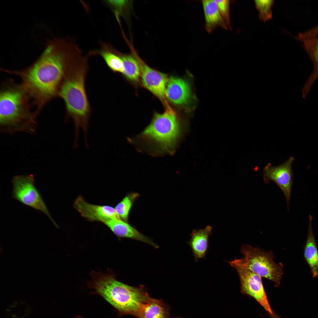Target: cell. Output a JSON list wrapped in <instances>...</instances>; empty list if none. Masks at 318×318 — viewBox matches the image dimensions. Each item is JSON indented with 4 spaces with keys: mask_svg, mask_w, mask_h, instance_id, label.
I'll return each instance as SVG.
<instances>
[{
    "mask_svg": "<svg viewBox=\"0 0 318 318\" xmlns=\"http://www.w3.org/2000/svg\"><path fill=\"white\" fill-rule=\"evenodd\" d=\"M212 227L208 226L198 230H193L191 234V238L187 243L190 246L195 261L204 258L208 248L209 236L212 234Z\"/></svg>",
    "mask_w": 318,
    "mask_h": 318,
    "instance_id": "cell-16",
    "label": "cell"
},
{
    "mask_svg": "<svg viewBox=\"0 0 318 318\" xmlns=\"http://www.w3.org/2000/svg\"><path fill=\"white\" fill-rule=\"evenodd\" d=\"M100 50L90 52V55L98 54L103 59L108 67L113 72L122 73L124 70L123 61L117 54L102 44Z\"/></svg>",
    "mask_w": 318,
    "mask_h": 318,
    "instance_id": "cell-20",
    "label": "cell"
},
{
    "mask_svg": "<svg viewBox=\"0 0 318 318\" xmlns=\"http://www.w3.org/2000/svg\"><path fill=\"white\" fill-rule=\"evenodd\" d=\"M243 257L235 259L228 263L232 266H237L248 269L261 277L275 283V287L280 285L283 274V265L274 263L271 251H265L249 245H242L240 249Z\"/></svg>",
    "mask_w": 318,
    "mask_h": 318,
    "instance_id": "cell-6",
    "label": "cell"
},
{
    "mask_svg": "<svg viewBox=\"0 0 318 318\" xmlns=\"http://www.w3.org/2000/svg\"><path fill=\"white\" fill-rule=\"evenodd\" d=\"M156 113L150 124L130 141L139 150L153 155L172 154L180 133L177 115L169 106Z\"/></svg>",
    "mask_w": 318,
    "mask_h": 318,
    "instance_id": "cell-5",
    "label": "cell"
},
{
    "mask_svg": "<svg viewBox=\"0 0 318 318\" xmlns=\"http://www.w3.org/2000/svg\"><path fill=\"white\" fill-rule=\"evenodd\" d=\"M238 274L241 292L254 298L271 315L274 313L270 305L263 284L261 277L247 269L233 266Z\"/></svg>",
    "mask_w": 318,
    "mask_h": 318,
    "instance_id": "cell-8",
    "label": "cell"
},
{
    "mask_svg": "<svg viewBox=\"0 0 318 318\" xmlns=\"http://www.w3.org/2000/svg\"><path fill=\"white\" fill-rule=\"evenodd\" d=\"M81 52L71 39L54 38L49 41L40 57L31 66L19 70H2L19 77L39 112L46 103L58 97L67 68Z\"/></svg>",
    "mask_w": 318,
    "mask_h": 318,
    "instance_id": "cell-1",
    "label": "cell"
},
{
    "mask_svg": "<svg viewBox=\"0 0 318 318\" xmlns=\"http://www.w3.org/2000/svg\"><path fill=\"white\" fill-rule=\"evenodd\" d=\"M205 21V29L209 33L220 27L227 30L228 25L221 16L215 0L201 1Z\"/></svg>",
    "mask_w": 318,
    "mask_h": 318,
    "instance_id": "cell-15",
    "label": "cell"
},
{
    "mask_svg": "<svg viewBox=\"0 0 318 318\" xmlns=\"http://www.w3.org/2000/svg\"><path fill=\"white\" fill-rule=\"evenodd\" d=\"M108 49L115 52L121 58L123 62L124 70L122 73L130 80L137 81L140 75V69L138 62L132 55L121 53L114 49L110 45L105 44Z\"/></svg>",
    "mask_w": 318,
    "mask_h": 318,
    "instance_id": "cell-19",
    "label": "cell"
},
{
    "mask_svg": "<svg viewBox=\"0 0 318 318\" xmlns=\"http://www.w3.org/2000/svg\"><path fill=\"white\" fill-rule=\"evenodd\" d=\"M271 318H281L278 316L274 314L273 315H271Z\"/></svg>",
    "mask_w": 318,
    "mask_h": 318,
    "instance_id": "cell-25",
    "label": "cell"
},
{
    "mask_svg": "<svg viewBox=\"0 0 318 318\" xmlns=\"http://www.w3.org/2000/svg\"><path fill=\"white\" fill-rule=\"evenodd\" d=\"M106 2L112 10L117 19L128 3L127 0H108Z\"/></svg>",
    "mask_w": 318,
    "mask_h": 318,
    "instance_id": "cell-24",
    "label": "cell"
},
{
    "mask_svg": "<svg viewBox=\"0 0 318 318\" xmlns=\"http://www.w3.org/2000/svg\"><path fill=\"white\" fill-rule=\"evenodd\" d=\"M259 13V19L263 21L271 19L272 17V8L274 3L273 0L254 1Z\"/></svg>",
    "mask_w": 318,
    "mask_h": 318,
    "instance_id": "cell-22",
    "label": "cell"
},
{
    "mask_svg": "<svg viewBox=\"0 0 318 318\" xmlns=\"http://www.w3.org/2000/svg\"><path fill=\"white\" fill-rule=\"evenodd\" d=\"M165 95L169 101L178 105H188L193 99L188 83L180 78L172 76L168 78Z\"/></svg>",
    "mask_w": 318,
    "mask_h": 318,
    "instance_id": "cell-12",
    "label": "cell"
},
{
    "mask_svg": "<svg viewBox=\"0 0 318 318\" xmlns=\"http://www.w3.org/2000/svg\"><path fill=\"white\" fill-rule=\"evenodd\" d=\"M294 160L292 156L282 164L276 166L268 163L264 168V182L268 183L270 181L274 182L283 192L285 196L289 210L293 174L292 169Z\"/></svg>",
    "mask_w": 318,
    "mask_h": 318,
    "instance_id": "cell-9",
    "label": "cell"
},
{
    "mask_svg": "<svg viewBox=\"0 0 318 318\" xmlns=\"http://www.w3.org/2000/svg\"><path fill=\"white\" fill-rule=\"evenodd\" d=\"M218 5L220 12L231 28L230 5L229 0H215Z\"/></svg>",
    "mask_w": 318,
    "mask_h": 318,
    "instance_id": "cell-23",
    "label": "cell"
},
{
    "mask_svg": "<svg viewBox=\"0 0 318 318\" xmlns=\"http://www.w3.org/2000/svg\"><path fill=\"white\" fill-rule=\"evenodd\" d=\"M88 57L83 54L74 60L67 68L59 88L58 97L63 100L66 117L73 120L74 142H78L80 129H82L85 142L87 141L91 108L85 89L89 69Z\"/></svg>",
    "mask_w": 318,
    "mask_h": 318,
    "instance_id": "cell-2",
    "label": "cell"
},
{
    "mask_svg": "<svg viewBox=\"0 0 318 318\" xmlns=\"http://www.w3.org/2000/svg\"><path fill=\"white\" fill-rule=\"evenodd\" d=\"M11 182L14 198L24 205L43 212L55 226L59 228L50 216L40 193L35 186V179L32 175H16L13 178Z\"/></svg>",
    "mask_w": 318,
    "mask_h": 318,
    "instance_id": "cell-7",
    "label": "cell"
},
{
    "mask_svg": "<svg viewBox=\"0 0 318 318\" xmlns=\"http://www.w3.org/2000/svg\"><path fill=\"white\" fill-rule=\"evenodd\" d=\"M314 66L313 69L302 89V96L306 98L315 82L318 78V35L300 40Z\"/></svg>",
    "mask_w": 318,
    "mask_h": 318,
    "instance_id": "cell-14",
    "label": "cell"
},
{
    "mask_svg": "<svg viewBox=\"0 0 318 318\" xmlns=\"http://www.w3.org/2000/svg\"><path fill=\"white\" fill-rule=\"evenodd\" d=\"M102 223L118 238L132 239L147 243L155 248L158 247L150 238L140 233L126 222L121 220L108 219Z\"/></svg>",
    "mask_w": 318,
    "mask_h": 318,
    "instance_id": "cell-13",
    "label": "cell"
},
{
    "mask_svg": "<svg viewBox=\"0 0 318 318\" xmlns=\"http://www.w3.org/2000/svg\"><path fill=\"white\" fill-rule=\"evenodd\" d=\"M74 207L88 221L102 222L105 220H121L115 208L109 206L95 205L87 202L79 196L74 201Z\"/></svg>",
    "mask_w": 318,
    "mask_h": 318,
    "instance_id": "cell-11",
    "label": "cell"
},
{
    "mask_svg": "<svg viewBox=\"0 0 318 318\" xmlns=\"http://www.w3.org/2000/svg\"><path fill=\"white\" fill-rule=\"evenodd\" d=\"M312 218L309 217L308 235L304 248V258L311 269L313 278L318 277V251L312 227Z\"/></svg>",
    "mask_w": 318,
    "mask_h": 318,
    "instance_id": "cell-18",
    "label": "cell"
},
{
    "mask_svg": "<svg viewBox=\"0 0 318 318\" xmlns=\"http://www.w3.org/2000/svg\"><path fill=\"white\" fill-rule=\"evenodd\" d=\"M31 99L21 84L12 80L3 83L0 93L1 132L9 135L18 132L35 133L38 115L31 110Z\"/></svg>",
    "mask_w": 318,
    "mask_h": 318,
    "instance_id": "cell-3",
    "label": "cell"
},
{
    "mask_svg": "<svg viewBox=\"0 0 318 318\" xmlns=\"http://www.w3.org/2000/svg\"><path fill=\"white\" fill-rule=\"evenodd\" d=\"M89 287L116 309L120 315L135 316L141 304L150 297L142 287H136L117 280L115 275L108 269L105 273L92 271Z\"/></svg>",
    "mask_w": 318,
    "mask_h": 318,
    "instance_id": "cell-4",
    "label": "cell"
},
{
    "mask_svg": "<svg viewBox=\"0 0 318 318\" xmlns=\"http://www.w3.org/2000/svg\"><path fill=\"white\" fill-rule=\"evenodd\" d=\"M130 47L132 54L139 65L143 85L163 101L166 107L169 106L166 101L165 95V89L168 79L167 76L148 65L139 57L133 47Z\"/></svg>",
    "mask_w": 318,
    "mask_h": 318,
    "instance_id": "cell-10",
    "label": "cell"
},
{
    "mask_svg": "<svg viewBox=\"0 0 318 318\" xmlns=\"http://www.w3.org/2000/svg\"><path fill=\"white\" fill-rule=\"evenodd\" d=\"M137 193H132L126 196L116 206L115 209L120 218L126 222L129 213L135 199L139 196Z\"/></svg>",
    "mask_w": 318,
    "mask_h": 318,
    "instance_id": "cell-21",
    "label": "cell"
},
{
    "mask_svg": "<svg viewBox=\"0 0 318 318\" xmlns=\"http://www.w3.org/2000/svg\"><path fill=\"white\" fill-rule=\"evenodd\" d=\"M135 316L138 318H170L169 309L162 300L150 297L140 304Z\"/></svg>",
    "mask_w": 318,
    "mask_h": 318,
    "instance_id": "cell-17",
    "label": "cell"
}]
</instances>
